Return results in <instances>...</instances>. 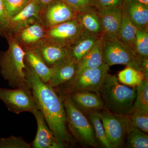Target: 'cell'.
<instances>
[{
	"label": "cell",
	"mask_w": 148,
	"mask_h": 148,
	"mask_svg": "<svg viewBox=\"0 0 148 148\" xmlns=\"http://www.w3.org/2000/svg\"><path fill=\"white\" fill-rule=\"evenodd\" d=\"M26 65L24 73L26 82L32 89L39 110L42 113L48 126L61 143L66 145L71 142L72 137L67 127L63 99L54 88L42 81Z\"/></svg>",
	"instance_id": "obj_1"
},
{
	"label": "cell",
	"mask_w": 148,
	"mask_h": 148,
	"mask_svg": "<svg viewBox=\"0 0 148 148\" xmlns=\"http://www.w3.org/2000/svg\"><path fill=\"white\" fill-rule=\"evenodd\" d=\"M105 110L122 115L132 113L136 98V87L121 84L116 77L108 74L100 90Z\"/></svg>",
	"instance_id": "obj_2"
},
{
	"label": "cell",
	"mask_w": 148,
	"mask_h": 148,
	"mask_svg": "<svg viewBox=\"0 0 148 148\" xmlns=\"http://www.w3.org/2000/svg\"><path fill=\"white\" fill-rule=\"evenodd\" d=\"M6 39L8 48L0 53V71L10 86L17 88L27 84L24 73L25 51L12 36Z\"/></svg>",
	"instance_id": "obj_3"
},
{
	"label": "cell",
	"mask_w": 148,
	"mask_h": 148,
	"mask_svg": "<svg viewBox=\"0 0 148 148\" xmlns=\"http://www.w3.org/2000/svg\"><path fill=\"white\" fill-rule=\"evenodd\" d=\"M103 63L109 67L124 65L142 72L143 58L117 36H101Z\"/></svg>",
	"instance_id": "obj_4"
},
{
	"label": "cell",
	"mask_w": 148,
	"mask_h": 148,
	"mask_svg": "<svg viewBox=\"0 0 148 148\" xmlns=\"http://www.w3.org/2000/svg\"><path fill=\"white\" fill-rule=\"evenodd\" d=\"M63 101L69 132L80 143L93 147H98L94 129L89 120L74 105L69 94L64 97Z\"/></svg>",
	"instance_id": "obj_5"
},
{
	"label": "cell",
	"mask_w": 148,
	"mask_h": 148,
	"mask_svg": "<svg viewBox=\"0 0 148 148\" xmlns=\"http://www.w3.org/2000/svg\"><path fill=\"white\" fill-rule=\"evenodd\" d=\"M101 119L111 148H119L133 127L130 116L117 114L107 110L95 112Z\"/></svg>",
	"instance_id": "obj_6"
},
{
	"label": "cell",
	"mask_w": 148,
	"mask_h": 148,
	"mask_svg": "<svg viewBox=\"0 0 148 148\" xmlns=\"http://www.w3.org/2000/svg\"><path fill=\"white\" fill-rule=\"evenodd\" d=\"M0 100L4 103L9 111L15 114L39 110L28 83L13 89L0 88Z\"/></svg>",
	"instance_id": "obj_7"
},
{
	"label": "cell",
	"mask_w": 148,
	"mask_h": 148,
	"mask_svg": "<svg viewBox=\"0 0 148 148\" xmlns=\"http://www.w3.org/2000/svg\"><path fill=\"white\" fill-rule=\"evenodd\" d=\"M110 70V67L103 63L95 69H89L74 77L68 83L67 94L79 90H88L100 93V90Z\"/></svg>",
	"instance_id": "obj_8"
},
{
	"label": "cell",
	"mask_w": 148,
	"mask_h": 148,
	"mask_svg": "<svg viewBox=\"0 0 148 148\" xmlns=\"http://www.w3.org/2000/svg\"><path fill=\"white\" fill-rule=\"evenodd\" d=\"M77 14L62 0H56L42 10L40 21L47 29L75 19Z\"/></svg>",
	"instance_id": "obj_9"
},
{
	"label": "cell",
	"mask_w": 148,
	"mask_h": 148,
	"mask_svg": "<svg viewBox=\"0 0 148 148\" xmlns=\"http://www.w3.org/2000/svg\"><path fill=\"white\" fill-rule=\"evenodd\" d=\"M83 32L79 22L75 18L48 29L45 38L56 44L67 47Z\"/></svg>",
	"instance_id": "obj_10"
},
{
	"label": "cell",
	"mask_w": 148,
	"mask_h": 148,
	"mask_svg": "<svg viewBox=\"0 0 148 148\" xmlns=\"http://www.w3.org/2000/svg\"><path fill=\"white\" fill-rule=\"evenodd\" d=\"M31 49L35 51L51 68L69 58L66 47L56 44L46 38Z\"/></svg>",
	"instance_id": "obj_11"
},
{
	"label": "cell",
	"mask_w": 148,
	"mask_h": 148,
	"mask_svg": "<svg viewBox=\"0 0 148 148\" xmlns=\"http://www.w3.org/2000/svg\"><path fill=\"white\" fill-rule=\"evenodd\" d=\"M37 123L36 135L32 144L34 148H63L65 144L57 140L47 124L42 113L40 110L32 112Z\"/></svg>",
	"instance_id": "obj_12"
},
{
	"label": "cell",
	"mask_w": 148,
	"mask_h": 148,
	"mask_svg": "<svg viewBox=\"0 0 148 148\" xmlns=\"http://www.w3.org/2000/svg\"><path fill=\"white\" fill-rule=\"evenodd\" d=\"M47 29L39 21L12 35L24 51L32 49L46 36Z\"/></svg>",
	"instance_id": "obj_13"
},
{
	"label": "cell",
	"mask_w": 148,
	"mask_h": 148,
	"mask_svg": "<svg viewBox=\"0 0 148 148\" xmlns=\"http://www.w3.org/2000/svg\"><path fill=\"white\" fill-rule=\"evenodd\" d=\"M41 11V8L34 0H30L23 9L10 18L9 36L39 21Z\"/></svg>",
	"instance_id": "obj_14"
},
{
	"label": "cell",
	"mask_w": 148,
	"mask_h": 148,
	"mask_svg": "<svg viewBox=\"0 0 148 148\" xmlns=\"http://www.w3.org/2000/svg\"><path fill=\"white\" fill-rule=\"evenodd\" d=\"M97 10L101 22L102 36H117L122 20L121 8Z\"/></svg>",
	"instance_id": "obj_15"
},
{
	"label": "cell",
	"mask_w": 148,
	"mask_h": 148,
	"mask_svg": "<svg viewBox=\"0 0 148 148\" xmlns=\"http://www.w3.org/2000/svg\"><path fill=\"white\" fill-rule=\"evenodd\" d=\"M100 93L88 90H79L69 94L74 105L82 112H98L105 110V105Z\"/></svg>",
	"instance_id": "obj_16"
},
{
	"label": "cell",
	"mask_w": 148,
	"mask_h": 148,
	"mask_svg": "<svg viewBox=\"0 0 148 148\" xmlns=\"http://www.w3.org/2000/svg\"><path fill=\"white\" fill-rule=\"evenodd\" d=\"M121 9L138 29H148V5L135 0H124Z\"/></svg>",
	"instance_id": "obj_17"
},
{
	"label": "cell",
	"mask_w": 148,
	"mask_h": 148,
	"mask_svg": "<svg viewBox=\"0 0 148 148\" xmlns=\"http://www.w3.org/2000/svg\"><path fill=\"white\" fill-rule=\"evenodd\" d=\"M102 35L92 34L83 32L75 41L67 47L69 58L76 64L101 39Z\"/></svg>",
	"instance_id": "obj_18"
},
{
	"label": "cell",
	"mask_w": 148,
	"mask_h": 148,
	"mask_svg": "<svg viewBox=\"0 0 148 148\" xmlns=\"http://www.w3.org/2000/svg\"><path fill=\"white\" fill-rule=\"evenodd\" d=\"M51 76L49 84L54 88L67 83L75 76L77 64L70 58L61 61L51 68Z\"/></svg>",
	"instance_id": "obj_19"
},
{
	"label": "cell",
	"mask_w": 148,
	"mask_h": 148,
	"mask_svg": "<svg viewBox=\"0 0 148 148\" xmlns=\"http://www.w3.org/2000/svg\"><path fill=\"white\" fill-rule=\"evenodd\" d=\"M103 63L102 42L101 39L77 64L75 77L89 69H95Z\"/></svg>",
	"instance_id": "obj_20"
},
{
	"label": "cell",
	"mask_w": 148,
	"mask_h": 148,
	"mask_svg": "<svg viewBox=\"0 0 148 148\" xmlns=\"http://www.w3.org/2000/svg\"><path fill=\"white\" fill-rule=\"evenodd\" d=\"M24 61L40 79L46 83H48L51 76L52 69L45 64L41 57L33 49L25 50Z\"/></svg>",
	"instance_id": "obj_21"
},
{
	"label": "cell",
	"mask_w": 148,
	"mask_h": 148,
	"mask_svg": "<svg viewBox=\"0 0 148 148\" xmlns=\"http://www.w3.org/2000/svg\"><path fill=\"white\" fill-rule=\"evenodd\" d=\"M75 18L79 22L84 32L92 34L102 35L100 18L97 9L94 7L77 13Z\"/></svg>",
	"instance_id": "obj_22"
},
{
	"label": "cell",
	"mask_w": 148,
	"mask_h": 148,
	"mask_svg": "<svg viewBox=\"0 0 148 148\" xmlns=\"http://www.w3.org/2000/svg\"><path fill=\"white\" fill-rule=\"evenodd\" d=\"M137 29L138 28L129 18L123 14L121 26L117 37L133 51Z\"/></svg>",
	"instance_id": "obj_23"
},
{
	"label": "cell",
	"mask_w": 148,
	"mask_h": 148,
	"mask_svg": "<svg viewBox=\"0 0 148 148\" xmlns=\"http://www.w3.org/2000/svg\"><path fill=\"white\" fill-rule=\"evenodd\" d=\"M136 87V98L133 106V112H148V80L144 79L141 83Z\"/></svg>",
	"instance_id": "obj_24"
},
{
	"label": "cell",
	"mask_w": 148,
	"mask_h": 148,
	"mask_svg": "<svg viewBox=\"0 0 148 148\" xmlns=\"http://www.w3.org/2000/svg\"><path fill=\"white\" fill-rule=\"evenodd\" d=\"M145 79L142 72L127 66L118 74L119 81L129 86L136 87Z\"/></svg>",
	"instance_id": "obj_25"
},
{
	"label": "cell",
	"mask_w": 148,
	"mask_h": 148,
	"mask_svg": "<svg viewBox=\"0 0 148 148\" xmlns=\"http://www.w3.org/2000/svg\"><path fill=\"white\" fill-rule=\"evenodd\" d=\"M88 116L94 129L96 139L104 147L111 148L110 144L106 135L105 128L100 118L95 112L88 113Z\"/></svg>",
	"instance_id": "obj_26"
},
{
	"label": "cell",
	"mask_w": 148,
	"mask_h": 148,
	"mask_svg": "<svg viewBox=\"0 0 148 148\" xmlns=\"http://www.w3.org/2000/svg\"><path fill=\"white\" fill-rule=\"evenodd\" d=\"M126 147L129 148H148V135L133 126L127 134Z\"/></svg>",
	"instance_id": "obj_27"
},
{
	"label": "cell",
	"mask_w": 148,
	"mask_h": 148,
	"mask_svg": "<svg viewBox=\"0 0 148 148\" xmlns=\"http://www.w3.org/2000/svg\"><path fill=\"white\" fill-rule=\"evenodd\" d=\"M134 51L140 58H148V29H137Z\"/></svg>",
	"instance_id": "obj_28"
},
{
	"label": "cell",
	"mask_w": 148,
	"mask_h": 148,
	"mask_svg": "<svg viewBox=\"0 0 148 148\" xmlns=\"http://www.w3.org/2000/svg\"><path fill=\"white\" fill-rule=\"evenodd\" d=\"M32 144L27 143L21 137L10 136L0 139V148H31Z\"/></svg>",
	"instance_id": "obj_29"
},
{
	"label": "cell",
	"mask_w": 148,
	"mask_h": 148,
	"mask_svg": "<svg viewBox=\"0 0 148 148\" xmlns=\"http://www.w3.org/2000/svg\"><path fill=\"white\" fill-rule=\"evenodd\" d=\"M30 0H3L4 6L10 18L21 11Z\"/></svg>",
	"instance_id": "obj_30"
},
{
	"label": "cell",
	"mask_w": 148,
	"mask_h": 148,
	"mask_svg": "<svg viewBox=\"0 0 148 148\" xmlns=\"http://www.w3.org/2000/svg\"><path fill=\"white\" fill-rule=\"evenodd\" d=\"M130 118L134 127L148 134V112H134Z\"/></svg>",
	"instance_id": "obj_31"
},
{
	"label": "cell",
	"mask_w": 148,
	"mask_h": 148,
	"mask_svg": "<svg viewBox=\"0 0 148 148\" xmlns=\"http://www.w3.org/2000/svg\"><path fill=\"white\" fill-rule=\"evenodd\" d=\"M10 18L7 12L3 0H0V35L4 38L10 36Z\"/></svg>",
	"instance_id": "obj_32"
},
{
	"label": "cell",
	"mask_w": 148,
	"mask_h": 148,
	"mask_svg": "<svg viewBox=\"0 0 148 148\" xmlns=\"http://www.w3.org/2000/svg\"><path fill=\"white\" fill-rule=\"evenodd\" d=\"M77 13L93 6L94 0H62Z\"/></svg>",
	"instance_id": "obj_33"
},
{
	"label": "cell",
	"mask_w": 148,
	"mask_h": 148,
	"mask_svg": "<svg viewBox=\"0 0 148 148\" xmlns=\"http://www.w3.org/2000/svg\"><path fill=\"white\" fill-rule=\"evenodd\" d=\"M124 0H94L93 6L97 9L121 8Z\"/></svg>",
	"instance_id": "obj_34"
},
{
	"label": "cell",
	"mask_w": 148,
	"mask_h": 148,
	"mask_svg": "<svg viewBox=\"0 0 148 148\" xmlns=\"http://www.w3.org/2000/svg\"><path fill=\"white\" fill-rule=\"evenodd\" d=\"M34 1L39 5L42 10L51 3L56 0H34Z\"/></svg>",
	"instance_id": "obj_35"
},
{
	"label": "cell",
	"mask_w": 148,
	"mask_h": 148,
	"mask_svg": "<svg viewBox=\"0 0 148 148\" xmlns=\"http://www.w3.org/2000/svg\"><path fill=\"white\" fill-rule=\"evenodd\" d=\"M135 1H138L140 3L148 5V0H135Z\"/></svg>",
	"instance_id": "obj_36"
}]
</instances>
